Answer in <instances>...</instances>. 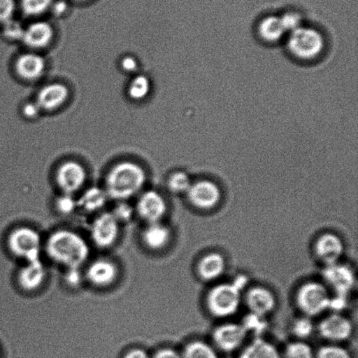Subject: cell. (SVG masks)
I'll return each mask as SVG.
<instances>
[{"mask_svg": "<svg viewBox=\"0 0 358 358\" xmlns=\"http://www.w3.org/2000/svg\"><path fill=\"white\" fill-rule=\"evenodd\" d=\"M56 180L65 194L72 195L83 187L86 181V171L76 161H66L59 167Z\"/></svg>", "mask_w": 358, "mask_h": 358, "instance_id": "12", "label": "cell"}, {"mask_svg": "<svg viewBox=\"0 0 358 358\" xmlns=\"http://www.w3.org/2000/svg\"><path fill=\"white\" fill-rule=\"evenodd\" d=\"M108 195L103 188L93 187L87 189L80 198L78 206L87 212H96L106 205Z\"/></svg>", "mask_w": 358, "mask_h": 358, "instance_id": "24", "label": "cell"}, {"mask_svg": "<svg viewBox=\"0 0 358 358\" xmlns=\"http://www.w3.org/2000/svg\"><path fill=\"white\" fill-rule=\"evenodd\" d=\"M15 1L14 0H0V24H5L12 20Z\"/></svg>", "mask_w": 358, "mask_h": 358, "instance_id": "36", "label": "cell"}, {"mask_svg": "<svg viewBox=\"0 0 358 358\" xmlns=\"http://www.w3.org/2000/svg\"><path fill=\"white\" fill-rule=\"evenodd\" d=\"M322 277L325 282L336 294L348 296L356 284V275L352 268L349 266L336 264L325 266L322 271Z\"/></svg>", "mask_w": 358, "mask_h": 358, "instance_id": "7", "label": "cell"}, {"mask_svg": "<svg viewBox=\"0 0 358 358\" xmlns=\"http://www.w3.org/2000/svg\"><path fill=\"white\" fill-rule=\"evenodd\" d=\"M145 181L146 174L142 167L131 161H122L108 173L105 191L108 198L122 201L138 194Z\"/></svg>", "mask_w": 358, "mask_h": 358, "instance_id": "2", "label": "cell"}, {"mask_svg": "<svg viewBox=\"0 0 358 358\" xmlns=\"http://www.w3.org/2000/svg\"><path fill=\"white\" fill-rule=\"evenodd\" d=\"M248 331L243 324H222L214 331L213 341L223 352H234L244 343Z\"/></svg>", "mask_w": 358, "mask_h": 358, "instance_id": "10", "label": "cell"}, {"mask_svg": "<svg viewBox=\"0 0 358 358\" xmlns=\"http://www.w3.org/2000/svg\"><path fill=\"white\" fill-rule=\"evenodd\" d=\"M240 358H282L279 350L271 343L256 338L242 350Z\"/></svg>", "mask_w": 358, "mask_h": 358, "instance_id": "23", "label": "cell"}, {"mask_svg": "<svg viewBox=\"0 0 358 358\" xmlns=\"http://www.w3.org/2000/svg\"><path fill=\"white\" fill-rule=\"evenodd\" d=\"M314 324L310 317H301L298 319L293 325L292 331L294 335L300 339L308 338L313 334Z\"/></svg>", "mask_w": 358, "mask_h": 358, "instance_id": "31", "label": "cell"}, {"mask_svg": "<svg viewBox=\"0 0 358 358\" xmlns=\"http://www.w3.org/2000/svg\"><path fill=\"white\" fill-rule=\"evenodd\" d=\"M241 291L233 283H223L213 287L207 296L206 304L210 314L219 318L236 313L241 304Z\"/></svg>", "mask_w": 358, "mask_h": 358, "instance_id": "4", "label": "cell"}, {"mask_svg": "<svg viewBox=\"0 0 358 358\" xmlns=\"http://www.w3.org/2000/svg\"><path fill=\"white\" fill-rule=\"evenodd\" d=\"M318 329L322 338L332 343L345 342L352 334V322L338 313L325 317Z\"/></svg>", "mask_w": 358, "mask_h": 358, "instance_id": "11", "label": "cell"}, {"mask_svg": "<svg viewBox=\"0 0 358 358\" xmlns=\"http://www.w3.org/2000/svg\"><path fill=\"white\" fill-rule=\"evenodd\" d=\"M118 221L112 213H103L94 221L91 237L97 247L106 248L115 244L119 236Z\"/></svg>", "mask_w": 358, "mask_h": 358, "instance_id": "9", "label": "cell"}, {"mask_svg": "<svg viewBox=\"0 0 358 358\" xmlns=\"http://www.w3.org/2000/svg\"><path fill=\"white\" fill-rule=\"evenodd\" d=\"M331 296L324 285L319 282H308L300 287L296 294V303L305 317H313L329 310Z\"/></svg>", "mask_w": 358, "mask_h": 358, "instance_id": "5", "label": "cell"}, {"mask_svg": "<svg viewBox=\"0 0 358 358\" xmlns=\"http://www.w3.org/2000/svg\"><path fill=\"white\" fill-rule=\"evenodd\" d=\"M66 9V4L65 2L59 1L54 6V13L56 15L64 13Z\"/></svg>", "mask_w": 358, "mask_h": 358, "instance_id": "46", "label": "cell"}, {"mask_svg": "<svg viewBox=\"0 0 358 358\" xmlns=\"http://www.w3.org/2000/svg\"><path fill=\"white\" fill-rule=\"evenodd\" d=\"M69 91L64 84H48L38 94L37 104L42 110L54 111L68 99Z\"/></svg>", "mask_w": 358, "mask_h": 358, "instance_id": "16", "label": "cell"}, {"mask_svg": "<svg viewBox=\"0 0 358 358\" xmlns=\"http://www.w3.org/2000/svg\"><path fill=\"white\" fill-rule=\"evenodd\" d=\"M117 275V266L113 262L104 259L94 261L87 270V279L97 287H103L111 285Z\"/></svg>", "mask_w": 358, "mask_h": 358, "instance_id": "17", "label": "cell"}, {"mask_svg": "<svg viewBox=\"0 0 358 358\" xmlns=\"http://www.w3.org/2000/svg\"><path fill=\"white\" fill-rule=\"evenodd\" d=\"M315 252L317 258L325 266L338 263L345 252V245L338 235L325 233L318 238L315 245Z\"/></svg>", "mask_w": 358, "mask_h": 358, "instance_id": "14", "label": "cell"}, {"mask_svg": "<svg viewBox=\"0 0 358 358\" xmlns=\"http://www.w3.org/2000/svg\"><path fill=\"white\" fill-rule=\"evenodd\" d=\"M259 34L263 40L268 42H276L286 34L280 17L268 16L261 21L259 25Z\"/></svg>", "mask_w": 358, "mask_h": 358, "instance_id": "25", "label": "cell"}, {"mask_svg": "<svg viewBox=\"0 0 358 358\" xmlns=\"http://www.w3.org/2000/svg\"><path fill=\"white\" fill-rule=\"evenodd\" d=\"M133 209L131 206L126 205V203H120L112 212V215L115 216V219L118 221V223H126L129 222L133 216Z\"/></svg>", "mask_w": 358, "mask_h": 358, "instance_id": "37", "label": "cell"}, {"mask_svg": "<svg viewBox=\"0 0 358 358\" xmlns=\"http://www.w3.org/2000/svg\"><path fill=\"white\" fill-rule=\"evenodd\" d=\"M45 60L36 54L20 56L16 62V71L22 78L33 81L41 77L45 70Z\"/></svg>", "mask_w": 358, "mask_h": 358, "instance_id": "20", "label": "cell"}, {"mask_svg": "<svg viewBox=\"0 0 358 358\" xmlns=\"http://www.w3.org/2000/svg\"><path fill=\"white\" fill-rule=\"evenodd\" d=\"M152 358H182V356L173 349H163L159 350Z\"/></svg>", "mask_w": 358, "mask_h": 358, "instance_id": "43", "label": "cell"}, {"mask_svg": "<svg viewBox=\"0 0 358 358\" xmlns=\"http://www.w3.org/2000/svg\"><path fill=\"white\" fill-rule=\"evenodd\" d=\"M276 300L273 294L264 287H255L247 294V305L251 313L264 317L275 310Z\"/></svg>", "mask_w": 358, "mask_h": 358, "instance_id": "15", "label": "cell"}, {"mask_svg": "<svg viewBox=\"0 0 358 358\" xmlns=\"http://www.w3.org/2000/svg\"><path fill=\"white\" fill-rule=\"evenodd\" d=\"M347 303H348V301H347V296L336 294L335 297H331L329 310L334 311V313L339 314L340 312L345 310L347 307Z\"/></svg>", "mask_w": 358, "mask_h": 358, "instance_id": "39", "label": "cell"}, {"mask_svg": "<svg viewBox=\"0 0 358 358\" xmlns=\"http://www.w3.org/2000/svg\"><path fill=\"white\" fill-rule=\"evenodd\" d=\"M66 280L70 286L80 285V283L82 282V275H80V268L69 269Z\"/></svg>", "mask_w": 358, "mask_h": 358, "instance_id": "40", "label": "cell"}, {"mask_svg": "<svg viewBox=\"0 0 358 358\" xmlns=\"http://www.w3.org/2000/svg\"><path fill=\"white\" fill-rule=\"evenodd\" d=\"M10 252L27 262L41 259V237L36 230L28 227L14 230L8 238Z\"/></svg>", "mask_w": 358, "mask_h": 358, "instance_id": "6", "label": "cell"}, {"mask_svg": "<svg viewBox=\"0 0 358 358\" xmlns=\"http://www.w3.org/2000/svg\"><path fill=\"white\" fill-rule=\"evenodd\" d=\"M52 0H21L24 13L30 16L40 15L52 6Z\"/></svg>", "mask_w": 358, "mask_h": 358, "instance_id": "29", "label": "cell"}, {"mask_svg": "<svg viewBox=\"0 0 358 358\" xmlns=\"http://www.w3.org/2000/svg\"><path fill=\"white\" fill-rule=\"evenodd\" d=\"M186 194L192 205L202 210L215 208L221 199L220 188L214 182L207 180L192 184Z\"/></svg>", "mask_w": 358, "mask_h": 358, "instance_id": "8", "label": "cell"}, {"mask_svg": "<svg viewBox=\"0 0 358 358\" xmlns=\"http://www.w3.org/2000/svg\"><path fill=\"white\" fill-rule=\"evenodd\" d=\"M150 90V83L145 76H136L129 83L128 93L134 100H142L148 96Z\"/></svg>", "mask_w": 358, "mask_h": 358, "instance_id": "27", "label": "cell"}, {"mask_svg": "<svg viewBox=\"0 0 358 358\" xmlns=\"http://www.w3.org/2000/svg\"><path fill=\"white\" fill-rule=\"evenodd\" d=\"M138 215L149 223H159L167 212V205L163 196L150 191L140 196L136 205Z\"/></svg>", "mask_w": 358, "mask_h": 358, "instance_id": "13", "label": "cell"}, {"mask_svg": "<svg viewBox=\"0 0 358 358\" xmlns=\"http://www.w3.org/2000/svg\"><path fill=\"white\" fill-rule=\"evenodd\" d=\"M285 358H315L313 350L307 343L296 342L287 345Z\"/></svg>", "mask_w": 358, "mask_h": 358, "instance_id": "30", "label": "cell"}, {"mask_svg": "<svg viewBox=\"0 0 358 358\" xmlns=\"http://www.w3.org/2000/svg\"><path fill=\"white\" fill-rule=\"evenodd\" d=\"M226 270V261L222 255L212 252L205 256L199 261L198 272L201 279L206 282L219 279Z\"/></svg>", "mask_w": 358, "mask_h": 358, "instance_id": "21", "label": "cell"}, {"mask_svg": "<svg viewBox=\"0 0 358 358\" xmlns=\"http://www.w3.org/2000/svg\"><path fill=\"white\" fill-rule=\"evenodd\" d=\"M143 242L154 251L162 250L169 244L171 231L163 223H149L143 235Z\"/></svg>", "mask_w": 358, "mask_h": 358, "instance_id": "22", "label": "cell"}, {"mask_svg": "<svg viewBox=\"0 0 358 358\" xmlns=\"http://www.w3.org/2000/svg\"><path fill=\"white\" fill-rule=\"evenodd\" d=\"M54 35V31L50 25L47 22H35L24 29L22 41L27 47L31 48H42L47 47Z\"/></svg>", "mask_w": 358, "mask_h": 358, "instance_id": "19", "label": "cell"}, {"mask_svg": "<svg viewBox=\"0 0 358 358\" xmlns=\"http://www.w3.org/2000/svg\"><path fill=\"white\" fill-rule=\"evenodd\" d=\"M45 275V268L41 259L29 261L24 268H21L17 280L23 289L27 291H34L38 289L44 282Z\"/></svg>", "mask_w": 358, "mask_h": 358, "instance_id": "18", "label": "cell"}, {"mask_svg": "<svg viewBox=\"0 0 358 358\" xmlns=\"http://www.w3.org/2000/svg\"><path fill=\"white\" fill-rule=\"evenodd\" d=\"M45 251L52 261L66 268H80L90 256L87 242L75 231L62 230L49 237Z\"/></svg>", "mask_w": 358, "mask_h": 358, "instance_id": "1", "label": "cell"}, {"mask_svg": "<svg viewBox=\"0 0 358 358\" xmlns=\"http://www.w3.org/2000/svg\"><path fill=\"white\" fill-rule=\"evenodd\" d=\"M121 66L125 71L133 72L138 68V62L132 56H126V57L122 60Z\"/></svg>", "mask_w": 358, "mask_h": 358, "instance_id": "42", "label": "cell"}, {"mask_svg": "<svg viewBox=\"0 0 358 358\" xmlns=\"http://www.w3.org/2000/svg\"><path fill=\"white\" fill-rule=\"evenodd\" d=\"M235 287L241 291L243 290L245 286L248 285V279L247 276L245 275H238L236 279L234 280L233 282Z\"/></svg>", "mask_w": 358, "mask_h": 358, "instance_id": "45", "label": "cell"}, {"mask_svg": "<svg viewBox=\"0 0 358 358\" xmlns=\"http://www.w3.org/2000/svg\"><path fill=\"white\" fill-rule=\"evenodd\" d=\"M3 25V33L10 41L22 40L24 28L17 21L10 20Z\"/></svg>", "mask_w": 358, "mask_h": 358, "instance_id": "33", "label": "cell"}, {"mask_svg": "<svg viewBox=\"0 0 358 358\" xmlns=\"http://www.w3.org/2000/svg\"><path fill=\"white\" fill-rule=\"evenodd\" d=\"M244 327L249 331H255L261 333L265 329V322H263V317L252 314L245 318L243 324Z\"/></svg>", "mask_w": 358, "mask_h": 358, "instance_id": "38", "label": "cell"}, {"mask_svg": "<svg viewBox=\"0 0 358 358\" xmlns=\"http://www.w3.org/2000/svg\"><path fill=\"white\" fill-rule=\"evenodd\" d=\"M280 21L286 33H292L297 28L301 27V17L299 13L296 12H289L284 13L280 17Z\"/></svg>", "mask_w": 358, "mask_h": 358, "instance_id": "34", "label": "cell"}, {"mask_svg": "<svg viewBox=\"0 0 358 358\" xmlns=\"http://www.w3.org/2000/svg\"><path fill=\"white\" fill-rule=\"evenodd\" d=\"M191 185V180L184 172H177V173L173 174L168 181V187L175 194L187 193Z\"/></svg>", "mask_w": 358, "mask_h": 358, "instance_id": "28", "label": "cell"}, {"mask_svg": "<svg viewBox=\"0 0 358 358\" xmlns=\"http://www.w3.org/2000/svg\"><path fill=\"white\" fill-rule=\"evenodd\" d=\"M124 358H152L150 357L149 354L145 352L143 350L135 349L131 350L127 354Z\"/></svg>", "mask_w": 358, "mask_h": 358, "instance_id": "44", "label": "cell"}, {"mask_svg": "<svg viewBox=\"0 0 358 358\" xmlns=\"http://www.w3.org/2000/svg\"><path fill=\"white\" fill-rule=\"evenodd\" d=\"M182 358H219L215 350L208 343L201 341L189 343L185 347Z\"/></svg>", "mask_w": 358, "mask_h": 358, "instance_id": "26", "label": "cell"}, {"mask_svg": "<svg viewBox=\"0 0 358 358\" xmlns=\"http://www.w3.org/2000/svg\"><path fill=\"white\" fill-rule=\"evenodd\" d=\"M317 358H352L348 350L338 345H326L318 350Z\"/></svg>", "mask_w": 358, "mask_h": 358, "instance_id": "32", "label": "cell"}, {"mask_svg": "<svg viewBox=\"0 0 358 358\" xmlns=\"http://www.w3.org/2000/svg\"><path fill=\"white\" fill-rule=\"evenodd\" d=\"M78 207V202L73 198L72 195L65 194L57 199L56 202V208L59 212L63 215H69L72 214Z\"/></svg>", "mask_w": 358, "mask_h": 358, "instance_id": "35", "label": "cell"}, {"mask_svg": "<svg viewBox=\"0 0 358 358\" xmlns=\"http://www.w3.org/2000/svg\"><path fill=\"white\" fill-rule=\"evenodd\" d=\"M324 41L321 33L311 27H301L290 33L287 48L301 60H312L321 54Z\"/></svg>", "mask_w": 358, "mask_h": 358, "instance_id": "3", "label": "cell"}, {"mask_svg": "<svg viewBox=\"0 0 358 358\" xmlns=\"http://www.w3.org/2000/svg\"><path fill=\"white\" fill-rule=\"evenodd\" d=\"M41 109L37 103H29L24 105L23 108V113L27 118H34L37 117Z\"/></svg>", "mask_w": 358, "mask_h": 358, "instance_id": "41", "label": "cell"}]
</instances>
